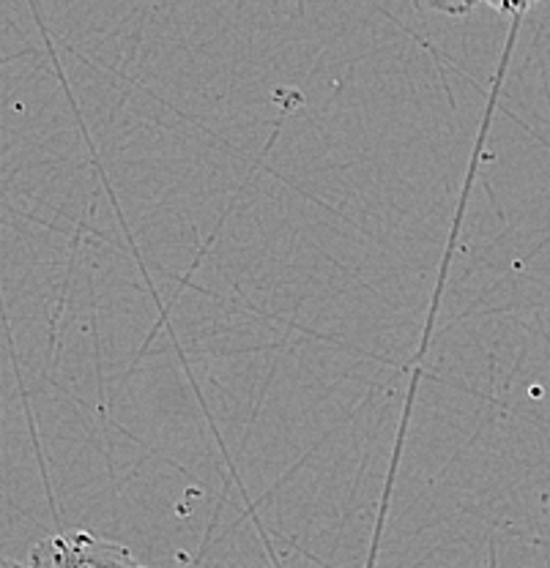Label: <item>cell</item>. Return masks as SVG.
Masks as SVG:
<instances>
[{
	"instance_id": "cell-2",
	"label": "cell",
	"mask_w": 550,
	"mask_h": 568,
	"mask_svg": "<svg viewBox=\"0 0 550 568\" xmlns=\"http://www.w3.org/2000/svg\"><path fill=\"white\" fill-rule=\"evenodd\" d=\"M0 568H31V566H22V564H17V560L0 558Z\"/></svg>"
},
{
	"instance_id": "cell-1",
	"label": "cell",
	"mask_w": 550,
	"mask_h": 568,
	"mask_svg": "<svg viewBox=\"0 0 550 568\" xmlns=\"http://www.w3.org/2000/svg\"><path fill=\"white\" fill-rule=\"evenodd\" d=\"M31 568H146L123 544L69 530L41 538L31 549Z\"/></svg>"
}]
</instances>
